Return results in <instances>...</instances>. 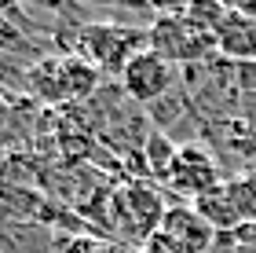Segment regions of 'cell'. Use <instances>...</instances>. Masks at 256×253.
<instances>
[{
	"instance_id": "obj_1",
	"label": "cell",
	"mask_w": 256,
	"mask_h": 253,
	"mask_svg": "<svg viewBox=\"0 0 256 253\" xmlns=\"http://www.w3.org/2000/svg\"><path fill=\"white\" fill-rule=\"evenodd\" d=\"M150 26H124V22H84L74 33L70 55H80L106 77H121V70L136 59L143 48H150L146 37Z\"/></svg>"
},
{
	"instance_id": "obj_2",
	"label": "cell",
	"mask_w": 256,
	"mask_h": 253,
	"mask_svg": "<svg viewBox=\"0 0 256 253\" xmlns=\"http://www.w3.org/2000/svg\"><path fill=\"white\" fill-rule=\"evenodd\" d=\"M146 37H150V48L158 55H165L180 70L208 63L216 55V41L208 33H202L198 26H190L183 19V8H158V19L150 22Z\"/></svg>"
},
{
	"instance_id": "obj_3",
	"label": "cell",
	"mask_w": 256,
	"mask_h": 253,
	"mask_svg": "<svg viewBox=\"0 0 256 253\" xmlns=\"http://www.w3.org/2000/svg\"><path fill=\"white\" fill-rule=\"evenodd\" d=\"M118 85H121V92L136 103V107L146 110L150 103L165 99L168 92L180 85V66H172L165 55H158L154 48H143V52H139L136 59L121 70Z\"/></svg>"
},
{
	"instance_id": "obj_4",
	"label": "cell",
	"mask_w": 256,
	"mask_h": 253,
	"mask_svg": "<svg viewBox=\"0 0 256 253\" xmlns=\"http://www.w3.org/2000/svg\"><path fill=\"white\" fill-rule=\"evenodd\" d=\"M224 180L227 176H224V169H220L216 154L208 151L205 143H187V147H180L176 165H172L165 187L176 194V202H194V198H202V194L216 191Z\"/></svg>"
},
{
	"instance_id": "obj_5",
	"label": "cell",
	"mask_w": 256,
	"mask_h": 253,
	"mask_svg": "<svg viewBox=\"0 0 256 253\" xmlns=\"http://www.w3.org/2000/svg\"><path fill=\"white\" fill-rule=\"evenodd\" d=\"M146 121H150V129L165 132L168 140H172V143H180V147H187V143H202V129H205V121H202V114H198V107H194L190 92L183 88V81L172 88L165 99L150 103V107H146Z\"/></svg>"
},
{
	"instance_id": "obj_6",
	"label": "cell",
	"mask_w": 256,
	"mask_h": 253,
	"mask_svg": "<svg viewBox=\"0 0 256 253\" xmlns=\"http://www.w3.org/2000/svg\"><path fill=\"white\" fill-rule=\"evenodd\" d=\"M161 235L168 238L180 253H212L216 231L208 227L190 202H172L165 220H161Z\"/></svg>"
},
{
	"instance_id": "obj_7",
	"label": "cell",
	"mask_w": 256,
	"mask_h": 253,
	"mask_svg": "<svg viewBox=\"0 0 256 253\" xmlns=\"http://www.w3.org/2000/svg\"><path fill=\"white\" fill-rule=\"evenodd\" d=\"M216 55L227 63H256V19L242 15L238 8H227L224 22L216 30Z\"/></svg>"
},
{
	"instance_id": "obj_8",
	"label": "cell",
	"mask_w": 256,
	"mask_h": 253,
	"mask_svg": "<svg viewBox=\"0 0 256 253\" xmlns=\"http://www.w3.org/2000/svg\"><path fill=\"white\" fill-rule=\"evenodd\" d=\"M59 235L48 224L0 216V253H59Z\"/></svg>"
},
{
	"instance_id": "obj_9",
	"label": "cell",
	"mask_w": 256,
	"mask_h": 253,
	"mask_svg": "<svg viewBox=\"0 0 256 253\" xmlns=\"http://www.w3.org/2000/svg\"><path fill=\"white\" fill-rule=\"evenodd\" d=\"M190 205L198 209V216H202V220L212 227L216 235H227V231H234V227H242L238 209H234V202H230V194H227V180L220 183L216 191H208V194H202V198H194Z\"/></svg>"
},
{
	"instance_id": "obj_10",
	"label": "cell",
	"mask_w": 256,
	"mask_h": 253,
	"mask_svg": "<svg viewBox=\"0 0 256 253\" xmlns=\"http://www.w3.org/2000/svg\"><path fill=\"white\" fill-rule=\"evenodd\" d=\"M176 154H180V143H172L165 132L150 129L146 143H143V172H146L150 180L165 183L168 172H172V165H176Z\"/></svg>"
},
{
	"instance_id": "obj_11",
	"label": "cell",
	"mask_w": 256,
	"mask_h": 253,
	"mask_svg": "<svg viewBox=\"0 0 256 253\" xmlns=\"http://www.w3.org/2000/svg\"><path fill=\"white\" fill-rule=\"evenodd\" d=\"M227 194L238 209L242 224H256V172H242V176H227Z\"/></svg>"
},
{
	"instance_id": "obj_12",
	"label": "cell",
	"mask_w": 256,
	"mask_h": 253,
	"mask_svg": "<svg viewBox=\"0 0 256 253\" xmlns=\"http://www.w3.org/2000/svg\"><path fill=\"white\" fill-rule=\"evenodd\" d=\"M139 253H180V249H176V246H172V242H168V238H165V235H161V231H158V235H150V238H146V242H143V246H139Z\"/></svg>"
},
{
	"instance_id": "obj_13",
	"label": "cell",
	"mask_w": 256,
	"mask_h": 253,
	"mask_svg": "<svg viewBox=\"0 0 256 253\" xmlns=\"http://www.w3.org/2000/svg\"><path fill=\"white\" fill-rule=\"evenodd\" d=\"M8 121H11V103H8L4 92H0V132L8 129Z\"/></svg>"
}]
</instances>
